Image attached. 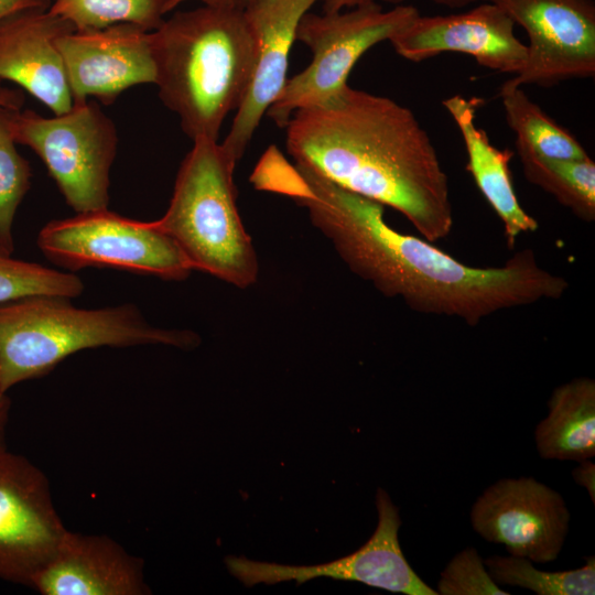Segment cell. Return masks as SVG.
<instances>
[{"mask_svg":"<svg viewBox=\"0 0 595 595\" xmlns=\"http://www.w3.org/2000/svg\"><path fill=\"white\" fill-rule=\"evenodd\" d=\"M483 102L478 97L454 95L442 105L461 131L467 154L466 170L500 219L507 246L513 248L518 236L536 231L539 224L522 208L516 195L509 167L513 152L493 145L487 132L475 122L476 111Z\"/></svg>","mask_w":595,"mask_h":595,"instance_id":"obj_18","label":"cell"},{"mask_svg":"<svg viewBox=\"0 0 595 595\" xmlns=\"http://www.w3.org/2000/svg\"><path fill=\"white\" fill-rule=\"evenodd\" d=\"M182 0H170L169 1V4H167V11H170L171 9H173L178 2H181ZM205 4H209V6H223V4H227V6H234L232 1L231 0H202Z\"/></svg>","mask_w":595,"mask_h":595,"instance_id":"obj_32","label":"cell"},{"mask_svg":"<svg viewBox=\"0 0 595 595\" xmlns=\"http://www.w3.org/2000/svg\"><path fill=\"white\" fill-rule=\"evenodd\" d=\"M549 413L537 425L538 453L545 459L582 462L595 455V381L580 377L556 387Z\"/></svg>","mask_w":595,"mask_h":595,"instance_id":"obj_19","label":"cell"},{"mask_svg":"<svg viewBox=\"0 0 595 595\" xmlns=\"http://www.w3.org/2000/svg\"><path fill=\"white\" fill-rule=\"evenodd\" d=\"M42 1H44V2L48 3L50 6H51V4H52V2H53V0H42Z\"/></svg>","mask_w":595,"mask_h":595,"instance_id":"obj_34","label":"cell"},{"mask_svg":"<svg viewBox=\"0 0 595 595\" xmlns=\"http://www.w3.org/2000/svg\"><path fill=\"white\" fill-rule=\"evenodd\" d=\"M83 291L84 283L73 272H61L0 253V303L34 295L72 299Z\"/></svg>","mask_w":595,"mask_h":595,"instance_id":"obj_25","label":"cell"},{"mask_svg":"<svg viewBox=\"0 0 595 595\" xmlns=\"http://www.w3.org/2000/svg\"><path fill=\"white\" fill-rule=\"evenodd\" d=\"M583 567L545 572L531 561L509 554L493 555L484 560L485 567L496 584L520 586L538 595L595 594V556H587Z\"/></svg>","mask_w":595,"mask_h":595,"instance_id":"obj_22","label":"cell"},{"mask_svg":"<svg viewBox=\"0 0 595 595\" xmlns=\"http://www.w3.org/2000/svg\"><path fill=\"white\" fill-rule=\"evenodd\" d=\"M73 104L95 96L112 104L127 88L155 83L150 32L132 23L74 31L55 41Z\"/></svg>","mask_w":595,"mask_h":595,"instance_id":"obj_14","label":"cell"},{"mask_svg":"<svg viewBox=\"0 0 595 595\" xmlns=\"http://www.w3.org/2000/svg\"><path fill=\"white\" fill-rule=\"evenodd\" d=\"M155 85L192 140H217L221 125L244 101L258 44L244 9L209 6L174 13L150 32Z\"/></svg>","mask_w":595,"mask_h":595,"instance_id":"obj_3","label":"cell"},{"mask_svg":"<svg viewBox=\"0 0 595 595\" xmlns=\"http://www.w3.org/2000/svg\"><path fill=\"white\" fill-rule=\"evenodd\" d=\"M11 401L7 392L0 388V450L7 448L6 430L9 421Z\"/></svg>","mask_w":595,"mask_h":595,"instance_id":"obj_29","label":"cell"},{"mask_svg":"<svg viewBox=\"0 0 595 595\" xmlns=\"http://www.w3.org/2000/svg\"><path fill=\"white\" fill-rule=\"evenodd\" d=\"M375 0H322L324 12H336L345 8H354Z\"/></svg>","mask_w":595,"mask_h":595,"instance_id":"obj_31","label":"cell"},{"mask_svg":"<svg viewBox=\"0 0 595 595\" xmlns=\"http://www.w3.org/2000/svg\"><path fill=\"white\" fill-rule=\"evenodd\" d=\"M9 126L15 143L28 145L41 158L74 210L108 208L118 137L113 122L96 102L73 104L69 111L53 118L10 110Z\"/></svg>","mask_w":595,"mask_h":595,"instance_id":"obj_7","label":"cell"},{"mask_svg":"<svg viewBox=\"0 0 595 595\" xmlns=\"http://www.w3.org/2000/svg\"><path fill=\"white\" fill-rule=\"evenodd\" d=\"M188 329L152 326L137 306L85 310L68 298L34 295L0 303V388L50 374L66 357L101 346H198Z\"/></svg>","mask_w":595,"mask_h":595,"instance_id":"obj_4","label":"cell"},{"mask_svg":"<svg viewBox=\"0 0 595 595\" xmlns=\"http://www.w3.org/2000/svg\"><path fill=\"white\" fill-rule=\"evenodd\" d=\"M515 25L500 6L482 2L462 13L419 14L389 41L411 62L456 52L470 55L483 67L516 75L526 64L527 45L516 36Z\"/></svg>","mask_w":595,"mask_h":595,"instance_id":"obj_13","label":"cell"},{"mask_svg":"<svg viewBox=\"0 0 595 595\" xmlns=\"http://www.w3.org/2000/svg\"><path fill=\"white\" fill-rule=\"evenodd\" d=\"M527 36L523 68L501 86L552 87L595 75L594 0H494Z\"/></svg>","mask_w":595,"mask_h":595,"instance_id":"obj_9","label":"cell"},{"mask_svg":"<svg viewBox=\"0 0 595 595\" xmlns=\"http://www.w3.org/2000/svg\"><path fill=\"white\" fill-rule=\"evenodd\" d=\"M178 169L165 214L155 225L183 251L193 270L239 289L256 283L259 264L237 207V162L217 140H193Z\"/></svg>","mask_w":595,"mask_h":595,"instance_id":"obj_5","label":"cell"},{"mask_svg":"<svg viewBox=\"0 0 595 595\" xmlns=\"http://www.w3.org/2000/svg\"><path fill=\"white\" fill-rule=\"evenodd\" d=\"M67 531L45 474L26 457L0 450V578L30 586Z\"/></svg>","mask_w":595,"mask_h":595,"instance_id":"obj_10","label":"cell"},{"mask_svg":"<svg viewBox=\"0 0 595 595\" xmlns=\"http://www.w3.org/2000/svg\"><path fill=\"white\" fill-rule=\"evenodd\" d=\"M420 14L413 6L385 11L376 1L343 12L305 13L296 40L312 52V61L288 78L267 113L285 128L292 113L335 97L346 85L357 61L374 45L389 41Z\"/></svg>","mask_w":595,"mask_h":595,"instance_id":"obj_6","label":"cell"},{"mask_svg":"<svg viewBox=\"0 0 595 595\" xmlns=\"http://www.w3.org/2000/svg\"><path fill=\"white\" fill-rule=\"evenodd\" d=\"M470 522L509 554L547 563L563 548L570 512L561 494L533 477L502 478L476 499Z\"/></svg>","mask_w":595,"mask_h":595,"instance_id":"obj_12","label":"cell"},{"mask_svg":"<svg viewBox=\"0 0 595 595\" xmlns=\"http://www.w3.org/2000/svg\"><path fill=\"white\" fill-rule=\"evenodd\" d=\"M234 6L244 9L245 6L248 3L249 0H231Z\"/></svg>","mask_w":595,"mask_h":595,"instance_id":"obj_33","label":"cell"},{"mask_svg":"<svg viewBox=\"0 0 595 595\" xmlns=\"http://www.w3.org/2000/svg\"><path fill=\"white\" fill-rule=\"evenodd\" d=\"M266 188L304 207L354 274L422 314L476 326L499 311L560 299L569 289L566 279L541 267L529 248L500 267L468 266L424 238L393 229L385 220L382 204L306 165L279 162Z\"/></svg>","mask_w":595,"mask_h":595,"instance_id":"obj_1","label":"cell"},{"mask_svg":"<svg viewBox=\"0 0 595 595\" xmlns=\"http://www.w3.org/2000/svg\"><path fill=\"white\" fill-rule=\"evenodd\" d=\"M383 2L399 6L403 4L405 0H382ZM437 6H442L448 9H461L470 4H478L482 2H494V0H430Z\"/></svg>","mask_w":595,"mask_h":595,"instance_id":"obj_30","label":"cell"},{"mask_svg":"<svg viewBox=\"0 0 595 595\" xmlns=\"http://www.w3.org/2000/svg\"><path fill=\"white\" fill-rule=\"evenodd\" d=\"M574 480L586 488L592 502H595V465L585 459L580 462V465L572 472Z\"/></svg>","mask_w":595,"mask_h":595,"instance_id":"obj_27","label":"cell"},{"mask_svg":"<svg viewBox=\"0 0 595 595\" xmlns=\"http://www.w3.org/2000/svg\"><path fill=\"white\" fill-rule=\"evenodd\" d=\"M37 247L69 271L113 268L183 281L193 268L176 242L153 221H139L107 209L78 213L46 224Z\"/></svg>","mask_w":595,"mask_h":595,"instance_id":"obj_8","label":"cell"},{"mask_svg":"<svg viewBox=\"0 0 595 595\" xmlns=\"http://www.w3.org/2000/svg\"><path fill=\"white\" fill-rule=\"evenodd\" d=\"M322 0H249L244 8L258 44V60L247 95L221 145L238 162L262 116L286 82L289 55L303 15Z\"/></svg>","mask_w":595,"mask_h":595,"instance_id":"obj_15","label":"cell"},{"mask_svg":"<svg viewBox=\"0 0 595 595\" xmlns=\"http://www.w3.org/2000/svg\"><path fill=\"white\" fill-rule=\"evenodd\" d=\"M170 0H53L48 10L68 20L76 31L132 23L145 31L159 29Z\"/></svg>","mask_w":595,"mask_h":595,"instance_id":"obj_23","label":"cell"},{"mask_svg":"<svg viewBox=\"0 0 595 595\" xmlns=\"http://www.w3.org/2000/svg\"><path fill=\"white\" fill-rule=\"evenodd\" d=\"M506 121L516 134V150L551 158L576 160L589 156L580 141L549 117L521 87H500Z\"/></svg>","mask_w":595,"mask_h":595,"instance_id":"obj_20","label":"cell"},{"mask_svg":"<svg viewBox=\"0 0 595 595\" xmlns=\"http://www.w3.org/2000/svg\"><path fill=\"white\" fill-rule=\"evenodd\" d=\"M76 31L45 7L25 8L0 19V79L11 80L55 115L71 110L72 94L55 41Z\"/></svg>","mask_w":595,"mask_h":595,"instance_id":"obj_16","label":"cell"},{"mask_svg":"<svg viewBox=\"0 0 595 595\" xmlns=\"http://www.w3.org/2000/svg\"><path fill=\"white\" fill-rule=\"evenodd\" d=\"M528 182L552 195L578 219L595 220V163L585 159H551L517 151Z\"/></svg>","mask_w":595,"mask_h":595,"instance_id":"obj_21","label":"cell"},{"mask_svg":"<svg viewBox=\"0 0 595 595\" xmlns=\"http://www.w3.org/2000/svg\"><path fill=\"white\" fill-rule=\"evenodd\" d=\"M436 591L441 595H509L490 577L474 548L464 549L448 562Z\"/></svg>","mask_w":595,"mask_h":595,"instance_id":"obj_26","label":"cell"},{"mask_svg":"<svg viewBox=\"0 0 595 595\" xmlns=\"http://www.w3.org/2000/svg\"><path fill=\"white\" fill-rule=\"evenodd\" d=\"M30 587L43 595H143L142 559L105 536L67 531Z\"/></svg>","mask_w":595,"mask_h":595,"instance_id":"obj_17","label":"cell"},{"mask_svg":"<svg viewBox=\"0 0 595 595\" xmlns=\"http://www.w3.org/2000/svg\"><path fill=\"white\" fill-rule=\"evenodd\" d=\"M376 506L378 523L375 532L358 550L344 558L315 565H285L230 555L225 559L226 566L246 586L289 581L301 584L316 577H331L392 593L437 595L405 560L398 538L399 510L381 488L376 494Z\"/></svg>","mask_w":595,"mask_h":595,"instance_id":"obj_11","label":"cell"},{"mask_svg":"<svg viewBox=\"0 0 595 595\" xmlns=\"http://www.w3.org/2000/svg\"><path fill=\"white\" fill-rule=\"evenodd\" d=\"M285 131L294 163L398 210L428 241L451 234L448 176L411 109L346 85L326 102L295 110Z\"/></svg>","mask_w":595,"mask_h":595,"instance_id":"obj_2","label":"cell"},{"mask_svg":"<svg viewBox=\"0 0 595 595\" xmlns=\"http://www.w3.org/2000/svg\"><path fill=\"white\" fill-rule=\"evenodd\" d=\"M0 108V253L14 251L13 220L17 209L31 186L29 162L15 148L9 126V111Z\"/></svg>","mask_w":595,"mask_h":595,"instance_id":"obj_24","label":"cell"},{"mask_svg":"<svg viewBox=\"0 0 595 595\" xmlns=\"http://www.w3.org/2000/svg\"><path fill=\"white\" fill-rule=\"evenodd\" d=\"M32 7L50 8V4L42 0H0V19L14 11Z\"/></svg>","mask_w":595,"mask_h":595,"instance_id":"obj_28","label":"cell"}]
</instances>
